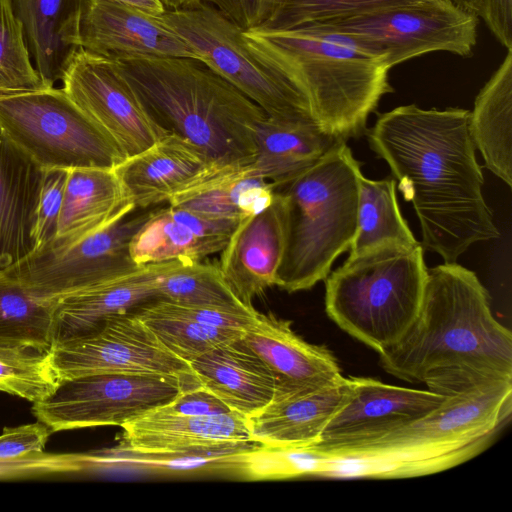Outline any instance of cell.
Masks as SVG:
<instances>
[{"mask_svg": "<svg viewBox=\"0 0 512 512\" xmlns=\"http://www.w3.org/2000/svg\"><path fill=\"white\" fill-rule=\"evenodd\" d=\"M423 382L440 404L392 432L320 455L329 476L399 479L438 473L487 449L510 420L512 375L470 367L429 372Z\"/></svg>", "mask_w": 512, "mask_h": 512, "instance_id": "obj_2", "label": "cell"}, {"mask_svg": "<svg viewBox=\"0 0 512 512\" xmlns=\"http://www.w3.org/2000/svg\"><path fill=\"white\" fill-rule=\"evenodd\" d=\"M162 408L171 413L192 416H212L233 412L203 386L183 391Z\"/></svg>", "mask_w": 512, "mask_h": 512, "instance_id": "obj_43", "label": "cell"}, {"mask_svg": "<svg viewBox=\"0 0 512 512\" xmlns=\"http://www.w3.org/2000/svg\"><path fill=\"white\" fill-rule=\"evenodd\" d=\"M421 243H384L346 261L325 279V311L376 352L396 343L418 315L428 268Z\"/></svg>", "mask_w": 512, "mask_h": 512, "instance_id": "obj_6", "label": "cell"}, {"mask_svg": "<svg viewBox=\"0 0 512 512\" xmlns=\"http://www.w3.org/2000/svg\"><path fill=\"white\" fill-rule=\"evenodd\" d=\"M434 1L438 0H280L271 19L260 28L293 29L391 7Z\"/></svg>", "mask_w": 512, "mask_h": 512, "instance_id": "obj_38", "label": "cell"}, {"mask_svg": "<svg viewBox=\"0 0 512 512\" xmlns=\"http://www.w3.org/2000/svg\"><path fill=\"white\" fill-rule=\"evenodd\" d=\"M456 4L457 6L469 10L479 17L480 7H481V0H449Z\"/></svg>", "mask_w": 512, "mask_h": 512, "instance_id": "obj_46", "label": "cell"}, {"mask_svg": "<svg viewBox=\"0 0 512 512\" xmlns=\"http://www.w3.org/2000/svg\"><path fill=\"white\" fill-rule=\"evenodd\" d=\"M133 312L169 351L189 364L243 334L206 325L191 316L182 305L162 298L152 299Z\"/></svg>", "mask_w": 512, "mask_h": 512, "instance_id": "obj_31", "label": "cell"}, {"mask_svg": "<svg viewBox=\"0 0 512 512\" xmlns=\"http://www.w3.org/2000/svg\"><path fill=\"white\" fill-rule=\"evenodd\" d=\"M347 400L326 425L320 442L308 448L323 455L341 447L380 438L437 407L443 395L349 377Z\"/></svg>", "mask_w": 512, "mask_h": 512, "instance_id": "obj_15", "label": "cell"}, {"mask_svg": "<svg viewBox=\"0 0 512 512\" xmlns=\"http://www.w3.org/2000/svg\"><path fill=\"white\" fill-rule=\"evenodd\" d=\"M152 210L135 209L74 244L32 252L2 272L17 280L36 297L55 302L136 270L141 265L131 258L129 244Z\"/></svg>", "mask_w": 512, "mask_h": 512, "instance_id": "obj_12", "label": "cell"}, {"mask_svg": "<svg viewBox=\"0 0 512 512\" xmlns=\"http://www.w3.org/2000/svg\"><path fill=\"white\" fill-rule=\"evenodd\" d=\"M153 15H163L166 7L162 0H111Z\"/></svg>", "mask_w": 512, "mask_h": 512, "instance_id": "obj_44", "label": "cell"}, {"mask_svg": "<svg viewBox=\"0 0 512 512\" xmlns=\"http://www.w3.org/2000/svg\"><path fill=\"white\" fill-rule=\"evenodd\" d=\"M114 170L135 207L150 209L227 169H219L192 142L168 133Z\"/></svg>", "mask_w": 512, "mask_h": 512, "instance_id": "obj_18", "label": "cell"}, {"mask_svg": "<svg viewBox=\"0 0 512 512\" xmlns=\"http://www.w3.org/2000/svg\"><path fill=\"white\" fill-rule=\"evenodd\" d=\"M52 432L43 423L5 427L0 435V461L16 460L43 452Z\"/></svg>", "mask_w": 512, "mask_h": 512, "instance_id": "obj_41", "label": "cell"}, {"mask_svg": "<svg viewBox=\"0 0 512 512\" xmlns=\"http://www.w3.org/2000/svg\"><path fill=\"white\" fill-rule=\"evenodd\" d=\"M157 298L150 264L55 301V343L80 335L109 316Z\"/></svg>", "mask_w": 512, "mask_h": 512, "instance_id": "obj_27", "label": "cell"}, {"mask_svg": "<svg viewBox=\"0 0 512 512\" xmlns=\"http://www.w3.org/2000/svg\"><path fill=\"white\" fill-rule=\"evenodd\" d=\"M472 141L485 166L512 186V49L478 93L469 116Z\"/></svg>", "mask_w": 512, "mask_h": 512, "instance_id": "obj_29", "label": "cell"}, {"mask_svg": "<svg viewBox=\"0 0 512 512\" xmlns=\"http://www.w3.org/2000/svg\"><path fill=\"white\" fill-rule=\"evenodd\" d=\"M478 19L449 0H438L304 26L345 35L391 69L434 51L470 57L477 42Z\"/></svg>", "mask_w": 512, "mask_h": 512, "instance_id": "obj_10", "label": "cell"}, {"mask_svg": "<svg viewBox=\"0 0 512 512\" xmlns=\"http://www.w3.org/2000/svg\"><path fill=\"white\" fill-rule=\"evenodd\" d=\"M67 177L65 169L44 170L32 227L33 252L47 246L56 236Z\"/></svg>", "mask_w": 512, "mask_h": 512, "instance_id": "obj_40", "label": "cell"}, {"mask_svg": "<svg viewBox=\"0 0 512 512\" xmlns=\"http://www.w3.org/2000/svg\"><path fill=\"white\" fill-rule=\"evenodd\" d=\"M243 448L247 447L158 453L133 451L117 446L110 449L98 450L96 453L100 470L132 469L171 474L198 472L230 474L233 466V458L235 454Z\"/></svg>", "mask_w": 512, "mask_h": 512, "instance_id": "obj_35", "label": "cell"}, {"mask_svg": "<svg viewBox=\"0 0 512 512\" xmlns=\"http://www.w3.org/2000/svg\"><path fill=\"white\" fill-rule=\"evenodd\" d=\"M163 17L202 62L267 117L316 124L304 78L283 51L205 3L166 10Z\"/></svg>", "mask_w": 512, "mask_h": 512, "instance_id": "obj_8", "label": "cell"}, {"mask_svg": "<svg viewBox=\"0 0 512 512\" xmlns=\"http://www.w3.org/2000/svg\"><path fill=\"white\" fill-rule=\"evenodd\" d=\"M360 163L347 141L277 187L288 201V238L277 286L309 290L325 280L334 261L348 251L357 228Z\"/></svg>", "mask_w": 512, "mask_h": 512, "instance_id": "obj_5", "label": "cell"}, {"mask_svg": "<svg viewBox=\"0 0 512 512\" xmlns=\"http://www.w3.org/2000/svg\"><path fill=\"white\" fill-rule=\"evenodd\" d=\"M167 10L189 8L199 5L203 0H162Z\"/></svg>", "mask_w": 512, "mask_h": 512, "instance_id": "obj_45", "label": "cell"}, {"mask_svg": "<svg viewBox=\"0 0 512 512\" xmlns=\"http://www.w3.org/2000/svg\"><path fill=\"white\" fill-rule=\"evenodd\" d=\"M349 377L339 384L303 392H276L260 411L247 418L253 441L271 447L308 449L349 394Z\"/></svg>", "mask_w": 512, "mask_h": 512, "instance_id": "obj_22", "label": "cell"}, {"mask_svg": "<svg viewBox=\"0 0 512 512\" xmlns=\"http://www.w3.org/2000/svg\"><path fill=\"white\" fill-rule=\"evenodd\" d=\"M463 108L403 105L378 114L367 132L370 148L390 167L418 217L422 247L444 262L477 242L498 238L483 196L484 176Z\"/></svg>", "mask_w": 512, "mask_h": 512, "instance_id": "obj_1", "label": "cell"}, {"mask_svg": "<svg viewBox=\"0 0 512 512\" xmlns=\"http://www.w3.org/2000/svg\"><path fill=\"white\" fill-rule=\"evenodd\" d=\"M188 389L192 388L176 377L127 373L84 375L61 380L51 395L32 403V413L52 433L122 426L169 404Z\"/></svg>", "mask_w": 512, "mask_h": 512, "instance_id": "obj_11", "label": "cell"}, {"mask_svg": "<svg viewBox=\"0 0 512 512\" xmlns=\"http://www.w3.org/2000/svg\"><path fill=\"white\" fill-rule=\"evenodd\" d=\"M288 238V201L275 189L271 203L242 218L233 230L218 263L224 281L245 306L278 284Z\"/></svg>", "mask_w": 512, "mask_h": 512, "instance_id": "obj_16", "label": "cell"}, {"mask_svg": "<svg viewBox=\"0 0 512 512\" xmlns=\"http://www.w3.org/2000/svg\"><path fill=\"white\" fill-rule=\"evenodd\" d=\"M60 81L64 92L125 159L169 133L151 117L115 59L79 47L68 60Z\"/></svg>", "mask_w": 512, "mask_h": 512, "instance_id": "obj_14", "label": "cell"}, {"mask_svg": "<svg viewBox=\"0 0 512 512\" xmlns=\"http://www.w3.org/2000/svg\"><path fill=\"white\" fill-rule=\"evenodd\" d=\"M85 0H12L21 21L33 64L47 87L61 80L79 48Z\"/></svg>", "mask_w": 512, "mask_h": 512, "instance_id": "obj_26", "label": "cell"}, {"mask_svg": "<svg viewBox=\"0 0 512 512\" xmlns=\"http://www.w3.org/2000/svg\"><path fill=\"white\" fill-rule=\"evenodd\" d=\"M240 338L202 354L190 366L201 386L231 411L248 418L273 399L277 380Z\"/></svg>", "mask_w": 512, "mask_h": 512, "instance_id": "obj_23", "label": "cell"}, {"mask_svg": "<svg viewBox=\"0 0 512 512\" xmlns=\"http://www.w3.org/2000/svg\"><path fill=\"white\" fill-rule=\"evenodd\" d=\"M45 87L33 64L12 0H0V95Z\"/></svg>", "mask_w": 512, "mask_h": 512, "instance_id": "obj_37", "label": "cell"}, {"mask_svg": "<svg viewBox=\"0 0 512 512\" xmlns=\"http://www.w3.org/2000/svg\"><path fill=\"white\" fill-rule=\"evenodd\" d=\"M43 176L0 128V272L34 250L32 227Z\"/></svg>", "mask_w": 512, "mask_h": 512, "instance_id": "obj_25", "label": "cell"}, {"mask_svg": "<svg viewBox=\"0 0 512 512\" xmlns=\"http://www.w3.org/2000/svg\"><path fill=\"white\" fill-rule=\"evenodd\" d=\"M249 31L293 60L304 78L316 124L337 140L364 134L380 99L393 91L384 60L345 35L309 26Z\"/></svg>", "mask_w": 512, "mask_h": 512, "instance_id": "obj_7", "label": "cell"}, {"mask_svg": "<svg viewBox=\"0 0 512 512\" xmlns=\"http://www.w3.org/2000/svg\"><path fill=\"white\" fill-rule=\"evenodd\" d=\"M116 60V59H115ZM151 117L219 169L250 165L263 110L204 62L184 57L117 59Z\"/></svg>", "mask_w": 512, "mask_h": 512, "instance_id": "obj_4", "label": "cell"}, {"mask_svg": "<svg viewBox=\"0 0 512 512\" xmlns=\"http://www.w3.org/2000/svg\"><path fill=\"white\" fill-rule=\"evenodd\" d=\"M280 0H203L244 30L264 26L275 13Z\"/></svg>", "mask_w": 512, "mask_h": 512, "instance_id": "obj_42", "label": "cell"}, {"mask_svg": "<svg viewBox=\"0 0 512 512\" xmlns=\"http://www.w3.org/2000/svg\"><path fill=\"white\" fill-rule=\"evenodd\" d=\"M59 379L92 374H150L176 377L201 386L191 366L169 351L133 311L107 317L90 330L53 345Z\"/></svg>", "mask_w": 512, "mask_h": 512, "instance_id": "obj_13", "label": "cell"}, {"mask_svg": "<svg viewBox=\"0 0 512 512\" xmlns=\"http://www.w3.org/2000/svg\"><path fill=\"white\" fill-rule=\"evenodd\" d=\"M55 343V303L31 294L0 272V347L50 351Z\"/></svg>", "mask_w": 512, "mask_h": 512, "instance_id": "obj_32", "label": "cell"}, {"mask_svg": "<svg viewBox=\"0 0 512 512\" xmlns=\"http://www.w3.org/2000/svg\"><path fill=\"white\" fill-rule=\"evenodd\" d=\"M98 471L94 451L86 453H34L0 461V479L39 477Z\"/></svg>", "mask_w": 512, "mask_h": 512, "instance_id": "obj_39", "label": "cell"}, {"mask_svg": "<svg viewBox=\"0 0 512 512\" xmlns=\"http://www.w3.org/2000/svg\"><path fill=\"white\" fill-rule=\"evenodd\" d=\"M121 427L118 446L139 452H193L257 445L247 418L236 412L192 416L159 407Z\"/></svg>", "mask_w": 512, "mask_h": 512, "instance_id": "obj_20", "label": "cell"}, {"mask_svg": "<svg viewBox=\"0 0 512 512\" xmlns=\"http://www.w3.org/2000/svg\"><path fill=\"white\" fill-rule=\"evenodd\" d=\"M270 195L269 182L250 165L223 170L178 193L168 205L200 215L239 222L261 210Z\"/></svg>", "mask_w": 512, "mask_h": 512, "instance_id": "obj_30", "label": "cell"}, {"mask_svg": "<svg viewBox=\"0 0 512 512\" xmlns=\"http://www.w3.org/2000/svg\"><path fill=\"white\" fill-rule=\"evenodd\" d=\"M237 224L179 207L157 206L133 235L130 255L137 265L204 260L223 250Z\"/></svg>", "mask_w": 512, "mask_h": 512, "instance_id": "obj_21", "label": "cell"}, {"mask_svg": "<svg viewBox=\"0 0 512 512\" xmlns=\"http://www.w3.org/2000/svg\"><path fill=\"white\" fill-rule=\"evenodd\" d=\"M341 141L324 134L316 124L266 116L255 132L256 153L250 167L276 189L310 167Z\"/></svg>", "mask_w": 512, "mask_h": 512, "instance_id": "obj_28", "label": "cell"}, {"mask_svg": "<svg viewBox=\"0 0 512 512\" xmlns=\"http://www.w3.org/2000/svg\"><path fill=\"white\" fill-rule=\"evenodd\" d=\"M150 265L157 298L182 305L249 308L226 284L218 264L171 260Z\"/></svg>", "mask_w": 512, "mask_h": 512, "instance_id": "obj_34", "label": "cell"}, {"mask_svg": "<svg viewBox=\"0 0 512 512\" xmlns=\"http://www.w3.org/2000/svg\"><path fill=\"white\" fill-rule=\"evenodd\" d=\"M0 128L43 170L115 168L125 158L62 88L0 95Z\"/></svg>", "mask_w": 512, "mask_h": 512, "instance_id": "obj_9", "label": "cell"}, {"mask_svg": "<svg viewBox=\"0 0 512 512\" xmlns=\"http://www.w3.org/2000/svg\"><path fill=\"white\" fill-rule=\"evenodd\" d=\"M291 324L273 314L258 313L240 338L270 368L277 380L276 392L314 391L344 381L333 353L324 345L305 341Z\"/></svg>", "mask_w": 512, "mask_h": 512, "instance_id": "obj_19", "label": "cell"}, {"mask_svg": "<svg viewBox=\"0 0 512 512\" xmlns=\"http://www.w3.org/2000/svg\"><path fill=\"white\" fill-rule=\"evenodd\" d=\"M396 180L358 179L357 228L349 255L362 253L384 243L415 244L396 199Z\"/></svg>", "mask_w": 512, "mask_h": 512, "instance_id": "obj_33", "label": "cell"}, {"mask_svg": "<svg viewBox=\"0 0 512 512\" xmlns=\"http://www.w3.org/2000/svg\"><path fill=\"white\" fill-rule=\"evenodd\" d=\"M78 45L116 60L127 57L200 60L163 15L149 14L111 0H85Z\"/></svg>", "mask_w": 512, "mask_h": 512, "instance_id": "obj_17", "label": "cell"}, {"mask_svg": "<svg viewBox=\"0 0 512 512\" xmlns=\"http://www.w3.org/2000/svg\"><path fill=\"white\" fill-rule=\"evenodd\" d=\"M49 351L0 347V391L32 403L51 395L59 384Z\"/></svg>", "mask_w": 512, "mask_h": 512, "instance_id": "obj_36", "label": "cell"}, {"mask_svg": "<svg viewBox=\"0 0 512 512\" xmlns=\"http://www.w3.org/2000/svg\"><path fill=\"white\" fill-rule=\"evenodd\" d=\"M378 354L384 371L411 383L448 367L512 375L511 331L493 316L489 293L475 272L456 262L428 268L417 317Z\"/></svg>", "mask_w": 512, "mask_h": 512, "instance_id": "obj_3", "label": "cell"}, {"mask_svg": "<svg viewBox=\"0 0 512 512\" xmlns=\"http://www.w3.org/2000/svg\"><path fill=\"white\" fill-rule=\"evenodd\" d=\"M135 209L114 168L70 169L56 236L44 248L74 244Z\"/></svg>", "mask_w": 512, "mask_h": 512, "instance_id": "obj_24", "label": "cell"}]
</instances>
